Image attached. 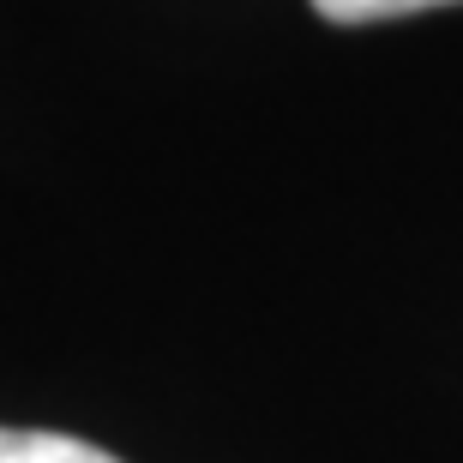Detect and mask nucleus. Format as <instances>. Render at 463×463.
Here are the masks:
<instances>
[{
  "instance_id": "2",
  "label": "nucleus",
  "mask_w": 463,
  "mask_h": 463,
  "mask_svg": "<svg viewBox=\"0 0 463 463\" xmlns=\"http://www.w3.org/2000/svg\"><path fill=\"white\" fill-rule=\"evenodd\" d=\"M313 6L331 24H367V18H403V13H428V6H451V0H313Z\"/></svg>"
},
{
  "instance_id": "1",
  "label": "nucleus",
  "mask_w": 463,
  "mask_h": 463,
  "mask_svg": "<svg viewBox=\"0 0 463 463\" xmlns=\"http://www.w3.org/2000/svg\"><path fill=\"white\" fill-rule=\"evenodd\" d=\"M0 463H120L103 446L67 439V433H36V428H0Z\"/></svg>"
}]
</instances>
